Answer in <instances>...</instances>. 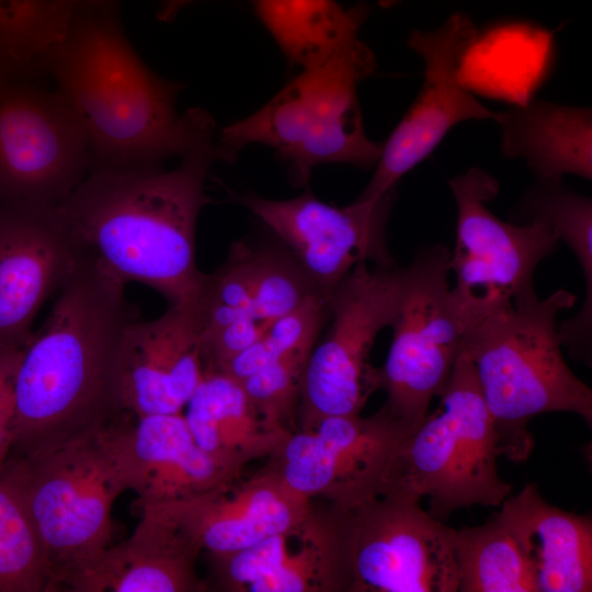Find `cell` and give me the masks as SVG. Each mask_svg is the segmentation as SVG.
<instances>
[{"label": "cell", "mask_w": 592, "mask_h": 592, "mask_svg": "<svg viewBox=\"0 0 592 592\" xmlns=\"http://www.w3.org/2000/svg\"><path fill=\"white\" fill-rule=\"evenodd\" d=\"M557 289L536 291L494 309L466 334L464 352L474 363L492 418L501 456L520 463L534 448L530 421L542 413L571 412L592 426V390L561 353L557 317L576 303Z\"/></svg>", "instance_id": "cell-4"}, {"label": "cell", "mask_w": 592, "mask_h": 592, "mask_svg": "<svg viewBox=\"0 0 592 592\" xmlns=\"http://www.w3.org/2000/svg\"><path fill=\"white\" fill-rule=\"evenodd\" d=\"M448 184L457 207L449 297L467 334L494 309L535 291V271L559 240L539 220L516 224L496 216L487 204L497 196L499 183L485 170L470 168Z\"/></svg>", "instance_id": "cell-9"}, {"label": "cell", "mask_w": 592, "mask_h": 592, "mask_svg": "<svg viewBox=\"0 0 592 592\" xmlns=\"http://www.w3.org/2000/svg\"><path fill=\"white\" fill-rule=\"evenodd\" d=\"M132 535L109 546L70 584L76 592H198L206 590L196 561L202 549L151 505Z\"/></svg>", "instance_id": "cell-21"}, {"label": "cell", "mask_w": 592, "mask_h": 592, "mask_svg": "<svg viewBox=\"0 0 592 592\" xmlns=\"http://www.w3.org/2000/svg\"><path fill=\"white\" fill-rule=\"evenodd\" d=\"M286 58L304 69L323 64L357 39L363 4L344 9L335 0H251Z\"/></svg>", "instance_id": "cell-27"}, {"label": "cell", "mask_w": 592, "mask_h": 592, "mask_svg": "<svg viewBox=\"0 0 592 592\" xmlns=\"http://www.w3.org/2000/svg\"><path fill=\"white\" fill-rule=\"evenodd\" d=\"M196 0H159L158 18L162 21L171 20L186 4Z\"/></svg>", "instance_id": "cell-36"}, {"label": "cell", "mask_w": 592, "mask_h": 592, "mask_svg": "<svg viewBox=\"0 0 592 592\" xmlns=\"http://www.w3.org/2000/svg\"><path fill=\"white\" fill-rule=\"evenodd\" d=\"M457 592H539L530 566L494 519L454 533Z\"/></svg>", "instance_id": "cell-28"}, {"label": "cell", "mask_w": 592, "mask_h": 592, "mask_svg": "<svg viewBox=\"0 0 592 592\" xmlns=\"http://www.w3.org/2000/svg\"><path fill=\"white\" fill-rule=\"evenodd\" d=\"M316 295L322 294L286 249H260L252 304L255 320L271 325Z\"/></svg>", "instance_id": "cell-32"}, {"label": "cell", "mask_w": 592, "mask_h": 592, "mask_svg": "<svg viewBox=\"0 0 592 592\" xmlns=\"http://www.w3.org/2000/svg\"><path fill=\"white\" fill-rule=\"evenodd\" d=\"M493 517L531 568L539 592L592 591V517L548 503L535 482L508 497Z\"/></svg>", "instance_id": "cell-22"}, {"label": "cell", "mask_w": 592, "mask_h": 592, "mask_svg": "<svg viewBox=\"0 0 592 592\" xmlns=\"http://www.w3.org/2000/svg\"><path fill=\"white\" fill-rule=\"evenodd\" d=\"M80 0H0V45L19 65L36 64L64 35Z\"/></svg>", "instance_id": "cell-30"}, {"label": "cell", "mask_w": 592, "mask_h": 592, "mask_svg": "<svg viewBox=\"0 0 592 592\" xmlns=\"http://www.w3.org/2000/svg\"><path fill=\"white\" fill-rule=\"evenodd\" d=\"M399 0H379L382 7H391L397 3Z\"/></svg>", "instance_id": "cell-37"}, {"label": "cell", "mask_w": 592, "mask_h": 592, "mask_svg": "<svg viewBox=\"0 0 592 592\" xmlns=\"http://www.w3.org/2000/svg\"><path fill=\"white\" fill-rule=\"evenodd\" d=\"M100 1H119V0H100Z\"/></svg>", "instance_id": "cell-38"}, {"label": "cell", "mask_w": 592, "mask_h": 592, "mask_svg": "<svg viewBox=\"0 0 592 592\" xmlns=\"http://www.w3.org/2000/svg\"><path fill=\"white\" fill-rule=\"evenodd\" d=\"M449 251L442 244L420 248L408 266V282L385 364L378 367L384 406L397 419L420 423L432 399L445 388L466 330L449 297Z\"/></svg>", "instance_id": "cell-10"}, {"label": "cell", "mask_w": 592, "mask_h": 592, "mask_svg": "<svg viewBox=\"0 0 592 592\" xmlns=\"http://www.w3.org/2000/svg\"><path fill=\"white\" fill-rule=\"evenodd\" d=\"M36 76L15 62L0 45V83L14 79H34Z\"/></svg>", "instance_id": "cell-35"}, {"label": "cell", "mask_w": 592, "mask_h": 592, "mask_svg": "<svg viewBox=\"0 0 592 592\" xmlns=\"http://www.w3.org/2000/svg\"><path fill=\"white\" fill-rule=\"evenodd\" d=\"M183 411L197 445L238 476L250 462L270 457L292 432L269 422L241 382L216 369H204Z\"/></svg>", "instance_id": "cell-23"}, {"label": "cell", "mask_w": 592, "mask_h": 592, "mask_svg": "<svg viewBox=\"0 0 592 592\" xmlns=\"http://www.w3.org/2000/svg\"><path fill=\"white\" fill-rule=\"evenodd\" d=\"M50 590L45 555L26 508L0 464V592Z\"/></svg>", "instance_id": "cell-29"}, {"label": "cell", "mask_w": 592, "mask_h": 592, "mask_svg": "<svg viewBox=\"0 0 592 592\" xmlns=\"http://www.w3.org/2000/svg\"><path fill=\"white\" fill-rule=\"evenodd\" d=\"M502 128V152L525 160L538 182L559 183L565 174L592 179L590 109L530 100L493 118Z\"/></svg>", "instance_id": "cell-24"}, {"label": "cell", "mask_w": 592, "mask_h": 592, "mask_svg": "<svg viewBox=\"0 0 592 592\" xmlns=\"http://www.w3.org/2000/svg\"><path fill=\"white\" fill-rule=\"evenodd\" d=\"M396 189L376 200H355L338 207L309 190L287 200L248 194L238 202L258 217L285 246L327 298L360 263L390 266L387 221Z\"/></svg>", "instance_id": "cell-14"}, {"label": "cell", "mask_w": 592, "mask_h": 592, "mask_svg": "<svg viewBox=\"0 0 592 592\" xmlns=\"http://www.w3.org/2000/svg\"><path fill=\"white\" fill-rule=\"evenodd\" d=\"M121 415L99 437L140 505L191 499L241 477L197 445L182 412L135 415L134 422Z\"/></svg>", "instance_id": "cell-17"}, {"label": "cell", "mask_w": 592, "mask_h": 592, "mask_svg": "<svg viewBox=\"0 0 592 592\" xmlns=\"http://www.w3.org/2000/svg\"><path fill=\"white\" fill-rule=\"evenodd\" d=\"M375 68L373 52L357 38L323 64L303 69L260 110L223 128L221 159L231 161L249 144L265 145L288 163L297 186H306L319 164L374 167L382 144L365 134L357 84Z\"/></svg>", "instance_id": "cell-5"}, {"label": "cell", "mask_w": 592, "mask_h": 592, "mask_svg": "<svg viewBox=\"0 0 592 592\" xmlns=\"http://www.w3.org/2000/svg\"><path fill=\"white\" fill-rule=\"evenodd\" d=\"M2 467L16 488L41 542L50 590L69 589L112 545V509L126 490L99 433Z\"/></svg>", "instance_id": "cell-7"}, {"label": "cell", "mask_w": 592, "mask_h": 592, "mask_svg": "<svg viewBox=\"0 0 592 592\" xmlns=\"http://www.w3.org/2000/svg\"><path fill=\"white\" fill-rule=\"evenodd\" d=\"M477 31L464 14H453L431 32L414 31L410 47L424 60V82L409 111L382 145L375 172L357 200H376L423 161L456 124L493 119L496 112L479 103L459 80L462 59Z\"/></svg>", "instance_id": "cell-15"}, {"label": "cell", "mask_w": 592, "mask_h": 592, "mask_svg": "<svg viewBox=\"0 0 592 592\" xmlns=\"http://www.w3.org/2000/svg\"><path fill=\"white\" fill-rule=\"evenodd\" d=\"M510 221L539 220L573 252L585 281L584 300L579 312L558 326L561 345L572 357L591 366L592 351V202L562 182H537L530 187L510 214Z\"/></svg>", "instance_id": "cell-26"}, {"label": "cell", "mask_w": 592, "mask_h": 592, "mask_svg": "<svg viewBox=\"0 0 592 592\" xmlns=\"http://www.w3.org/2000/svg\"><path fill=\"white\" fill-rule=\"evenodd\" d=\"M439 397L440 407L397 452L379 497H428V512L442 522L473 505L500 506L512 486L498 473V436L466 352L458 355Z\"/></svg>", "instance_id": "cell-6"}, {"label": "cell", "mask_w": 592, "mask_h": 592, "mask_svg": "<svg viewBox=\"0 0 592 592\" xmlns=\"http://www.w3.org/2000/svg\"><path fill=\"white\" fill-rule=\"evenodd\" d=\"M26 345H0V464L12 451L14 439L15 377Z\"/></svg>", "instance_id": "cell-34"}, {"label": "cell", "mask_w": 592, "mask_h": 592, "mask_svg": "<svg viewBox=\"0 0 592 592\" xmlns=\"http://www.w3.org/2000/svg\"><path fill=\"white\" fill-rule=\"evenodd\" d=\"M346 511L351 592H457L455 530L420 501L377 497Z\"/></svg>", "instance_id": "cell-13"}, {"label": "cell", "mask_w": 592, "mask_h": 592, "mask_svg": "<svg viewBox=\"0 0 592 592\" xmlns=\"http://www.w3.org/2000/svg\"><path fill=\"white\" fill-rule=\"evenodd\" d=\"M119 1L80 0L64 35L38 59L84 128L90 170L161 167L214 144L202 109L178 114L183 86L152 71L129 42Z\"/></svg>", "instance_id": "cell-1"}, {"label": "cell", "mask_w": 592, "mask_h": 592, "mask_svg": "<svg viewBox=\"0 0 592 592\" xmlns=\"http://www.w3.org/2000/svg\"><path fill=\"white\" fill-rule=\"evenodd\" d=\"M553 34L513 23L499 25L475 39L459 67V80L470 91L523 105L532 100L550 64Z\"/></svg>", "instance_id": "cell-25"}, {"label": "cell", "mask_w": 592, "mask_h": 592, "mask_svg": "<svg viewBox=\"0 0 592 592\" xmlns=\"http://www.w3.org/2000/svg\"><path fill=\"white\" fill-rule=\"evenodd\" d=\"M419 424L395 418L385 406L369 417H327L292 431L267 467L295 492L352 510L380 496L397 452Z\"/></svg>", "instance_id": "cell-11"}, {"label": "cell", "mask_w": 592, "mask_h": 592, "mask_svg": "<svg viewBox=\"0 0 592 592\" xmlns=\"http://www.w3.org/2000/svg\"><path fill=\"white\" fill-rule=\"evenodd\" d=\"M0 83V202L58 205L90 170L80 118L56 89Z\"/></svg>", "instance_id": "cell-12"}, {"label": "cell", "mask_w": 592, "mask_h": 592, "mask_svg": "<svg viewBox=\"0 0 592 592\" xmlns=\"http://www.w3.org/2000/svg\"><path fill=\"white\" fill-rule=\"evenodd\" d=\"M216 159L212 144L170 170H91L57 210L78 249L122 282L149 286L169 306H193L205 277L196 266V227Z\"/></svg>", "instance_id": "cell-3"}, {"label": "cell", "mask_w": 592, "mask_h": 592, "mask_svg": "<svg viewBox=\"0 0 592 592\" xmlns=\"http://www.w3.org/2000/svg\"><path fill=\"white\" fill-rule=\"evenodd\" d=\"M327 319V297L312 296L274 320L258 341L232 358L221 372L242 380L293 351L314 348Z\"/></svg>", "instance_id": "cell-31"}, {"label": "cell", "mask_w": 592, "mask_h": 592, "mask_svg": "<svg viewBox=\"0 0 592 592\" xmlns=\"http://www.w3.org/2000/svg\"><path fill=\"white\" fill-rule=\"evenodd\" d=\"M145 505V504H143ZM182 528L209 556H226L286 533L312 512L267 466L210 492L181 501L147 504Z\"/></svg>", "instance_id": "cell-19"}, {"label": "cell", "mask_w": 592, "mask_h": 592, "mask_svg": "<svg viewBox=\"0 0 592 592\" xmlns=\"http://www.w3.org/2000/svg\"><path fill=\"white\" fill-rule=\"evenodd\" d=\"M311 350L293 351L240 380L259 412L276 426L291 430L287 423L299 405L303 376Z\"/></svg>", "instance_id": "cell-33"}, {"label": "cell", "mask_w": 592, "mask_h": 592, "mask_svg": "<svg viewBox=\"0 0 592 592\" xmlns=\"http://www.w3.org/2000/svg\"><path fill=\"white\" fill-rule=\"evenodd\" d=\"M204 375L193 306L170 305L160 317L125 328L116 365L123 412L180 413Z\"/></svg>", "instance_id": "cell-18"}, {"label": "cell", "mask_w": 592, "mask_h": 592, "mask_svg": "<svg viewBox=\"0 0 592 592\" xmlns=\"http://www.w3.org/2000/svg\"><path fill=\"white\" fill-rule=\"evenodd\" d=\"M346 510L330 505L231 558L248 592H351Z\"/></svg>", "instance_id": "cell-20"}, {"label": "cell", "mask_w": 592, "mask_h": 592, "mask_svg": "<svg viewBox=\"0 0 592 592\" xmlns=\"http://www.w3.org/2000/svg\"><path fill=\"white\" fill-rule=\"evenodd\" d=\"M125 283L80 251L15 377V456L53 452L96 435L124 413L116 389L122 337L134 319Z\"/></svg>", "instance_id": "cell-2"}, {"label": "cell", "mask_w": 592, "mask_h": 592, "mask_svg": "<svg viewBox=\"0 0 592 592\" xmlns=\"http://www.w3.org/2000/svg\"><path fill=\"white\" fill-rule=\"evenodd\" d=\"M79 253L57 205L0 202V345L29 343L37 311Z\"/></svg>", "instance_id": "cell-16"}, {"label": "cell", "mask_w": 592, "mask_h": 592, "mask_svg": "<svg viewBox=\"0 0 592 592\" xmlns=\"http://www.w3.org/2000/svg\"><path fill=\"white\" fill-rule=\"evenodd\" d=\"M407 282L408 266L360 263L330 293L327 329L303 376L300 430L327 417L360 414L379 389L371 351L378 333L395 322Z\"/></svg>", "instance_id": "cell-8"}]
</instances>
